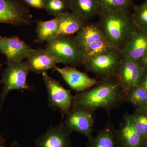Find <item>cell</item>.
<instances>
[{
	"label": "cell",
	"instance_id": "1",
	"mask_svg": "<svg viewBox=\"0 0 147 147\" xmlns=\"http://www.w3.org/2000/svg\"><path fill=\"white\" fill-rule=\"evenodd\" d=\"M126 101L125 92L116 76L98 81L89 89L79 92L74 96L72 107L94 112L99 109L108 112Z\"/></svg>",
	"mask_w": 147,
	"mask_h": 147
},
{
	"label": "cell",
	"instance_id": "2",
	"mask_svg": "<svg viewBox=\"0 0 147 147\" xmlns=\"http://www.w3.org/2000/svg\"><path fill=\"white\" fill-rule=\"evenodd\" d=\"M97 23L110 45L122 50L135 28L129 10H102Z\"/></svg>",
	"mask_w": 147,
	"mask_h": 147
},
{
	"label": "cell",
	"instance_id": "3",
	"mask_svg": "<svg viewBox=\"0 0 147 147\" xmlns=\"http://www.w3.org/2000/svg\"><path fill=\"white\" fill-rule=\"evenodd\" d=\"M45 50L57 60L59 63L68 66L84 65L87 55L75 37L59 36L47 42Z\"/></svg>",
	"mask_w": 147,
	"mask_h": 147
},
{
	"label": "cell",
	"instance_id": "4",
	"mask_svg": "<svg viewBox=\"0 0 147 147\" xmlns=\"http://www.w3.org/2000/svg\"><path fill=\"white\" fill-rule=\"evenodd\" d=\"M123 57L121 50L112 47L102 54L87 55L84 65L86 71L94 74L97 80H105L115 76Z\"/></svg>",
	"mask_w": 147,
	"mask_h": 147
},
{
	"label": "cell",
	"instance_id": "5",
	"mask_svg": "<svg viewBox=\"0 0 147 147\" xmlns=\"http://www.w3.org/2000/svg\"><path fill=\"white\" fill-rule=\"evenodd\" d=\"M7 65L1 75L0 83L3 85L0 94V112L7 96L12 90L24 92L31 90L32 87L27 83V78L29 70L27 61L15 63L7 61Z\"/></svg>",
	"mask_w": 147,
	"mask_h": 147
},
{
	"label": "cell",
	"instance_id": "6",
	"mask_svg": "<svg viewBox=\"0 0 147 147\" xmlns=\"http://www.w3.org/2000/svg\"><path fill=\"white\" fill-rule=\"evenodd\" d=\"M42 76L48 94V106L59 110L63 116L66 115L72 108L74 96L47 72L42 73Z\"/></svg>",
	"mask_w": 147,
	"mask_h": 147
},
{
	"label": "cell",
	"instance_id": "7",
	"mask_svg": "<svg viewBox=\"0 0 147 147\" xmlns=\"http://www.w3.org/2000/svg\"><path fill=\"white\" fill-rule=\"evenodd\" d=\"M32 17L23 0H0V23L26 26L32 23Z\"/></svg>",
	"mask_w": 147,
	"mask_h": 147
},
{
	"label": "cell",
	"instance_id": "8",
	"mask_svg": "<svg viewBox=\"0 0 147 147\" xmlns=\"http://www.w3.org/2000/svg\"><path fill=\"white\" fill-rule=\"evenodd\" d=\"M145 70L137 61L124 56L115 76L121 86L126 92L139 84Z\"/></svg>",
	"mask_w": 147,
	"mask_h": 147
},
{
	"label": "cell",
	"instance_id": "9",
	"mask_svg": "<svg viewBox=\"0 0 147 147\" xmlns=\"http://www.w3.org/2000/svg\"><path fill=\"white\" fill-rule=\"evenodd\" d=\"M93 112L72 107L66 115L65 125L71 131L84 134L90 139L92 137L94 125Z\"/></svg>",
	"mask_w": 147,
	"mask_h": 147
},
{
	"label": "cell",
	"instance_id": "10",
	"mask_svg": "<svg viewBox=\"0 0 147 147\" xmlns=\"http://www.w3.org/2000/svg\"><path fill=\"white\" fill-rule=\"evenodd\" d=\"M72 131L65 124L51 126L35 140L36 147H72Z\"/></svg>",
	"mask_w": 147,
	"mask_h": 147
},
{
	"label": "cell",
	"instance_id": "11",
	"mask_svg": "<svg viewBox=\"0 0 147 147\" xmlns=\"http://www.w3.org/2000/svg\"><path fill=\"white\" fill-rule=\"evenodd\" d=\"M34 50L17 36L4 37L0 43L1 53L7 61L15 63L23 61Z\"/></svg>",
	"mask_w": 147,
	"mask_h": 147
},
{
	"label": "cell",
	"instance_id": "12",
	"mask_svg": "<svg viewBox=\"0 0 147 147\" xmlns=\"http://www.w3.org/2000/svg\"><path fill=\"white\" fill-rule=\"evenodd\" d=\"M62 77L66 83L72 89L82 92L89 89L97 84L98 80L93 79L88 75L74 67L66 66L59 67L56 66L54 68Z\"/></svg>",
	"mask_w": 147,
	"mask_h": 147
},
{
	"label": "cell",
	"instance_id": "13",
	"mask_svg": "<svg viewBox=\"0 0 147 147\" xmlns=\"http://www.w3.org/2000/svg\"><path fill=\"white\" fill-rule=\"evenodd\" d=\"M122 52L124 57L140 59L147 52V31L136 26Z\"/></svg>",
	"mask_w": 147,
	"mask_h": 147
},
{
	"label": "cell",
	"instance_id": "14",
	"mask_svg": "<svg viewBox=\"0 0 147 147\" xmlns=\"http://www.w3.org/2000/svg\"><path fill=\"white\" fill-rule=\"evenodd\" d=\"M27 59L30 70L37 74H42L46 72L50 69L55 68L59 63L51 53L41 48L34 50Z\"/></svg>",
	"mask_w": 147,
	"mask_h": 147
},
{
	"label": "cell",
	"instance_id": "15",
	"mask_svg": "<svg viewBox=\"0 0 147 147\" xmlns=\"http://www.w3.org/2000/svg\"><path fill=\"white\" fill-rule=\"evenodd\" d=\"M117 131L120 147H141L143 141L135 130L128 114L125 115L123 122Z\"/></svg>",
	"mask_w": 147,
	"mask_h": 147
},
{
	"label": "cell",
	"instance_id": "16",
	"mask_svg": "<svg viewBox=\"0 0 147 147\" xmlns=\"http://www.w3.org/2000/svg\"><path fill=\"white\" fill-rule=\"evenodd\" d=\"M86 147H120L117 129L109 122L95 137L88 139Z\"/></svg>",
	"mask_w": 147,
	"mask_h": 147
},
{
	"label": "cell",
	"instance_id": "17",
	"mask_svg": "<svg viewBox=\"0 0 147 147\" xmlns=\"http://www.w3.org/2000/svg\"><path fill=\"white\" fill-rule=\"evenodd\" d=\"M57 17L59 20V29L57 37L76 34L88 22L78 14L71 11Z\"/></svg>",
	"mask_w": 147,
	"mask_h": 147
},
{
	"label": "cell",
	"instance_id": "18",
	"mask_svg": "<svg viewBox=\"0 0 147 147\" xmlns=\"http://www.w3.org/2000/svg\"><path fill=\"white\" fill-rule=\"evenodd\" d=\"M70 10L88 21L100 14L102 9L98 0H69Z\"/></svg>",
	"mask_w": 147,
	"mask_h": 147
},
{
	"label": "cell",
	"instance_id": "19",
	"mask_svg": "<svg viewBox=\"0 0 147 147\" xmlns=\"http://www.w3.org/2000/svg\"><path fill=\"white\" fill-rule=\"evenodd\" d=\"M74 37L83 50L92 43L106 39L97 23L88 22Z\"/></svg>",
	"mask_w": 147,
	"mask_h": 147
},
{
	"label": "cell",
	"instance_id": "20",
	"mask_svg": "<svg viewBox=\"0 0 147 147\" xmlns=\"http://www.w3.org/2000/svg\"><path fill=\"white\" fill-rule=\"evenodd\" d=\"M59 20L57 17L47 21H39L36 27L37 38L35 42H48L57 36Z\"/></svg>",
	"mask_w": 147,
	"mask_h": 147
},
{
	"label": "cell",
	"instance_id": "21",
	"mask_svg": "<svg viewBox=\"0 0 147 147\" xmlns=\"http://www.w3.org/2000/svg\"><path fill=\"white\" fill-rule=\"evenodd\" d=\"M126 101L146 109L147 105V92L139 85L131 87L125 92Z\"/></svg>",
	"mask_w": 147,
	"mask_h": 147
},
{
	"label": "cell",
	"instance_id": "22",
	"mask_svg": "<svg viewBox=\"0 0 147 147\" xmlns=\"http://www.w3.org/2000/svg\"><path fill=\"white\" fill-rule=\"evenodd\" d=\"M44 9L55 17L69 12V0H45Z\"/></svg>",
	"mask_w": 147,
	"mask_h": 147
},
{
	"label": "cell",
	"instance_id": "23",
	"mask_svg": "<svg viewBox=\"0 0 147 147\" xmlns=\"http://www.w3.org/2000/svg\"><path fill=\"white\" fill-rule=\"evenodd\" d=\"M102 10L120 11L134 8L133 0H98Z\"/></svg>",
	"mask_w": 147,
	"mask_h": 147
},
{
	"label": "cell",
	"instance_id": "24",
	"mask_svg": "<svg viewBox=\"0 0 147 147\" xmlns=\"http://www.w3.org/2000/svg\"><path fill=\"white\" fill-rule=\"evenodd\" d=\"M139 112L130 115L132 125L135 130L141 137L142 141L147 137V110L145 109V112Z\"/></svg>",
	"mask_w": 147,
	"mask_h": 147
},
{
	"label": "cell",
	"instance_id": "25",
	"mask_svg": "<svg viewBox=\"0 0 147 147\" xmlns=\"http://www.w3.org/2000/svg\"><path fill=\"white\" fill-rule=\"evenodd\" d=\"M133 9L132 19L135 26L147 31V0Z\"/></svg>",
	"mask_w": 147,
	"mask_h": 147
},
{
	"label": "cell",
	"instance_id": "26",
	"mask_svg": "<svg viewBox=\"0 0 147 147\" xmlns=\"http://www.w3.org/2000/svg\"><path fill=\"white\" fill-rule=\"evenodd\" d=\"M112 47H113L110 45L108 40L105 39L90 44L84 51L88 56H94L105 53Z\"/></svg>",
	"mask_w": 147,
	"mask_h": 147
},
{
	"label": "cell",
	"instance_id": "27",
	"mask_svg": "<svg viewBox=\"0 0 147 147\" xmlns=\"http://www.w3.org/2000/svg\"><path fill=\"white\" fill-rule=\"evenodd\" d=\"M28 6L38 9H44L45 0H23Z\"/></svg>",
	"mask_w": 147,
	"mask_h": 147
},
{
	"label": "cell",
	"instance_id": "28",
	"mask_svg": "<svg viewBox=\"0 0 147 147\" xmlns=\"http://www.w3.org/2000/svg\"><path fill=\"white\" fill-rule=\"evenodd\" d=\"M140 65L146 70L147 69V52L140 59L137 61Z\"/></svg>",
	"mask_w": 147,
	"mask_h": 147
},
{
	"label": "cell",
	"instance_id": "29",
	"mask_svg": "<svg viewBox=\"0 0 147 147\" xmlns=\"http://www.w3.org/2000/svg\"><path fill=\"white\" fill-rule=\"evenodd\" d=\"M138 85L142 86L147 92V73L145 74L144 72L141 81Z\"/></svg>",
	"mask_w": 147,
	"mask_h": 147
},
{
	"label": "cell",
	"instance_id": "30",
	"mask_svg": "<svg viewBox=\"0 0 147 147\" xmlns=\"http://www.w3.org/2000/svg\"><path fill=\"white\" fill-rule=\"evenodd\" d=\"M6 139L2 136H0V147H5Z\"/></svg>",
	"mask_w": 147,
	"mask_h": 147
},
{
	"label": "cell",
	"instance_id": "31",
	"mask_svg": "<svg viewBox=\"0 0 147 147\" xmlns=\"http://www.w3.org/2000/svg\"><path fill=\"white\" fill-rule=\"evenodd\" d=\"M9 147H22L21 146L19 145V144H18V142H16V141H14L13 142V143H12V144H11V145Z\"/></svg>",
	"mask_w": 147,
	"mask_h": 147
},
{
	"label": "cell",
	"instance_id": "32",
	"mask_svg": "<svg viewBox=\"0 0 147 147\" xmlns=\"http://www.w3.org/2000/svg\"><path fill=\"white\" fill-rule=\"evenodd\" d=\"M2 37L1 36V35H0V43H1V41L2 39Z\"/></svg>",
	"mask_w": 147,
	"mask_h": 147
},
{
	"label": "cell",
	"instance_id": "33",
	"mask_svg": "<svg viewBox=\"0 0 147 147\" xmlns=\"http://www.w3.org/2000/svg\"><path fill=\"white\" fill-rule=\"evenodd\" d=\"M2 66V65L0 63V69H1Z\"/></svg>",
	"mask_w": 147,
	"mask_h": 147
},
{
	"label": "cell",
	"instance_id": "34",
	"mask_svg": "<svg viewBox=\"0 0 147 147\" xmlns=\"http://www.w3.org/2000/svg\"><path fill=\"white\" fill-rule=\"evenodd\" d=\"M146 110H147V106H146Z\"/></svg>",
	"mask_w": 147,
	"mask_h": 147
},
{
	"label": "cell",
	"instance_id": "35",
	"mask_svg": "<svg viewBox=\"0 0 147 147\" xmlns=\"http://www.w3.org/2000/svg\"><path fill=\"white\" fill-rule=\"evenodd\" d=\"M146 147H147V142L146 145Z\"/></svg>",
	"mask_w": 147,
	"mask_h": 147
}]
</instances>
